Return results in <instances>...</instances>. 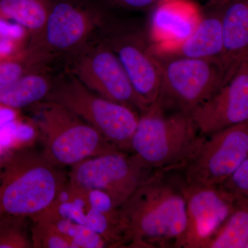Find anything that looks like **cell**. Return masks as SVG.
I'll use <instances>...</instances> for the list:
<instances>
[{
  "mask_svg": "<svg viewBox=\"0 0 248 248\" xmlns=\"http://www.w3.org/2000/svg\"><path fill=\"white\" fill-rule=\"evenodd\" d=\"M248 242V200L236 195L234 209L205 248H245Z\"/></svg>",
  "mask_w": 248,
  "mask_h": 248,
  "instance_id": "d6986e66",
  "label": "cell"
},
{
  "mask_svg": "<svg viewBox=\"0 0 248 248\" xmlns=\"http://www.w3.org/2000/svg\"><path fill=\"white\" fill-rule=\"evenodd\" d=\"M248 157V121L205 136L183 168L184 182L192 186L222 185Z\"/></svg>",
  "mask_w": 248,
  "mask_h": 248,
  "instance_id": "8fae6325",
  "label": "cell"
},
{
  "mask_svg": "<svg viewBox=\"0 0 248 248\" xmlns=\"http://www.w3.org/2000/svg\"><path fill=\"white\" fill-rule=\"evenodd\" d=\"M156 58L161 66V86L156 102L167 110L190 115L226 79V72L218 60Z\"/></svg>",
  "mask_w": 248,
  "mask_h": 248,
  "instance_id": "52a82bcc",
  "label": "cell"
},
{
  "mask_svg": "<svg viewBox=\"0 0 248 248\" xmlns=\"http://www.w3.org/2000/svg\"><path fill=\"white\" fill-rule=\"evenodd\" d=\"M31 108L43 145L42 153L59 168L71 167L93 156L124 152L60 104L43 100Z\"/></svg>",
  "mask_w": 248,
  "mask_h": 248,
  "instance_id": "277c9868",
  "label": "cell"
},
{
  "mask_svg": "<svg viewBox=\"0 0 248 248\" xmlns=\"http://www.w3.org/2000/svg\"><path fill=\"white\" fill-rule=\"evenodd\" d=\"M115 6L125 9L140 10L153 8L160 0H108Z\"/></svg>",
  "mask_w": 248,
  "mask_h": 248,
  "instance_id": "d4e9b609",
  "label": "cell"
},
{
  "mask_svg": "<svg viewBox=\"0 0 248 248\" xmlns=\"http://www.w3.org/2000/svg\"><path fill=\"white\" fill-rule=\"evenodd\" d=\"M161 173L148 169L135 155L120 152L83 160L71 166L68 176L74 185L107 192L120 208L140 186Z\"/></svg>",
  "mask_w": 248,
  "mask_h": 248,
  "instance_id": "9c48e42d",
  "label": "cell"
},
{
  "mask_svg": "<svg viewBox=\"0 0 248 248\" xmlns=\"http://www.w3.org/2000/svg\"><path fill=\"white\" fill-rule=\"evenodd\" d=\"M67 60L66 71L98 95L140 114L148 108L117 55L100 36Z\"/></svg>",
  "mask_w": 248,
  "mask_h": 248,
  "instance_id": "ba28073f",
  "label": "cell"
},
{
  "mask_svg": "<svg viewBox=\"0 0 248 248\" xmlns=\"http://www.w3.org/2000/svg\"><path fill=\"white\" fill-rule=\"evenodd\" d=\"M186 40L166 48L152 50L159 58L213 59L221 61L224 47L222 6L208 9ZM152 49V48H151Z\"/></svg>",
  "mask_w": 248,
  "mask_h": 248,
  "instance_id": "9a60e30c",
  "label": "cell"
},
{
  "mask_svg": "<svg viewBox=\"0 0 248 248\" xmlns=\"http://www.w3.org/2000/svg\"><path fill=\"white\" fill-rule=\"evenodd\" d=\"M55 77L48 69L32 72L0 90V107L21 109L45 100Z\"/></svg>",
  "mask_w": 248,
  "mask_h": 248,
  "instance_id": "e0dca14e",
  "label": "cell"
},
{
  "mask_svg": "<svg viewBox=\"0 0 248 248\" xmlns=\"http://www.w3.org/2000/svg\"><path fill=\"white\" fill-rule=\"evenodd\" d=\"M222 25L224 47L221 62L226 81L239 63L248 58V0H229L223 5Z\"/></svg>",
  "mask_w": 248,
  "mask_h": 248,
  "instance_id": "2e32d148",
  "label": "cell"
},
{
  "mask_svg": "<svg viewBox=\"0 0 248 248\" xmlns=\"http://www.w3.org/2000/svg\"><path fill=\"white\" fill-rule=\"evenodd\" d=\"M190 115L203 136L248 122V58Z\"/></svg>",
  "mask_w": 248,
  "mask_h": 248,
  "instance_id": "4fadbf2b",
  "label": "cell"
},
{
  "mask_svg": "<svg viewBox=\"0 0 248 248\" xmlns=\"http://www.w3.org/2000/svg\"><path fill=\"white\" fill-rule=\"evenodd\" d=\"M109 20L97 6L66 0L51 2L45 26L31 36L27 46L50 62L68 59L97 39Z\"/></svg>",
  "mask_w": 248,
  "mask_h": 248,
  "instance_id": "8992f818",
  "label": "cell"
},
{
  "mask_svg": "<svg viewBox=\"0 0 248 248\" xmlns=\"http://www.w3.org/2000/svg\"><path fill=\"white\" fill-rule=\"evenodd\" d=\"M68 182V172L42 152H14L0 158V208L30 218L50 206Z\"/></svg>",
  "mask_w": 248,
  "mask_h": 248,
  "instance_id": "3957f363",
  "label": "cell"
},
{
  "mask_svg": "<svg viewBox=\"0 0 248 248\" xmlns=\"http://www.w3.org/2000/svg\"><path fill=\"white\" fill-rule=\"evenodd\" d=\"M190 115L167 112L158 102L140 114L130 153L148 169H183L205 140Z\"/></svg>",
  "mask_w": 248,
  "mask_h": 248,
  "instance_id": "7a4b0ae2",
  "label": "cell"
},
{
  "mask_svg": "<svg viewBox=\"0 0 248 248\" xmlns=\"http://www.w3.org/2000/svg\"><path fill=\"white\" fill-rule=\"evenodd\" d=\"M30 219L32 248H71L69 241L53 223L35 218Z\"/></svg>",
  "mask_w": 248,
  "mask_h": 248,
  "instance_id": "7402d4cb",
  "label": "cell"
},
{
  "mask_svg": "<svg viewBox=\"0 0 248 248\" xmlns=\"http://www.w3.org/2000/svg\"><path fill=\"white\" fill-rule=\"evenodd\" d=\"M4 212H3V210H1V208H0V217H1V215H3V214H4Z\"/></svg>",
  "mask_w": 248,
  "mask_h": 248,
  "instance_id": "4316f807",
  "label": "cell"
},
{
  "mask_svg": "<svg viewBox=\"0 0 248 248\" xmlns=\"http://www.w3.org/2000/svg\"><path fill=\"white\" fill-rule=\"evenodd\" d=\"M100 37L117 55L135 92L149 107L159 97L161 66L152 51L148 32L133 23L110 19Z\"/></svg>",
  "mask_w": 248,
  "mask_h": 248,
  "instance_id": "30bf717a",
  "label": "cell"
},
{
  "mask_svg": "<svg viewBox=\"0 0 248 248\" xmlns=\"http://www.w3.org/2000/svg\"><path fill=\"white\" fill-rule=\"evenodd\" d=\"M50 4V0H0V21H13L33 35L45 26Z\"/></svg>",
  "mask_w": 248,
  "mask_h": 248,
  "instance_id": "ac0fdd59",
  "label": "cell"
},
{
  "mask_svg": "<svg viewBox=\"0 0 248 248\" xmlns=\"http://www.w3.org/2000/svg\"><path fill=\"white\" fill-rule=\"evenodd\" d=\"M192 0H160L153 7L148 34L152 50L177 45L195 31L202 19Z\"/></svg>",
  "mask_w": 248,
  "mask_h": 248,
  "instance_id": "5bb4252c",
  "label": "cell"
},
{
  "mask_svg": "<svg viewBox=\"0 0 248 248\" xmlns=\"http://www.w3.org/2000/svg\"><path fill=\"white\" fill-rule=\"evenodd\" d=\"M29 217L4 213L0 217V248H32Z\"/></svg>",
  "mask_w": 248,
  "mask_h": 248,
  "instance_id": "ffe728a7",
  "label": "cell"
},
{
  "mask_svg": "<svg viewBox=\"0 0 248 248\" xmlns=\"http://www.w3.org/2000/svg\"><path fill=\"white\" fill-rule=\"evenodd\" d=\"M248 248V244H246V248Z\"/></svg>",
  "mask_w": 248,
  "mask_h": 248,
  "instance_id": "83f0119b",
  "label": "cell"
},
{
  "mask_svg": "<svg viewBox=\"0 0 248 248\" xmlns=\"http://www.w3.org/2000/svg\"><path fill=\"white\" fill-rule=\"evenodd\" d=\"M45 100L66 108L122 151L130 153L140 120L138 111L98 95L66 70L55 77Z\"/></svg>",
  "mask_w": 248,
  "mask_h": 248,
  "instance_id": "5b68a950",
  "label": "cell"
},
{
  "mask_svg": "<svg viewBox=\"0 0 248 248\" xmlns=\"http://www.w3.org/2000/svg\"><path fill=\"white\" fill-rule=\"evenodd\" d=\"M161 173L135 191L120 206L129 248H183L187 215L182 182Z\"/></svg>",
  "mask_w": 248,
  "mask_h": 248,
  "instance_id": "6da1fadb",
  "label": "cell"
},
{
  "mask_svg": "<svg viewBox=\"0 0 248 248\" xmlns=\"http://www.w3.org/2000/svg\"><path fill=\"white\" fill-rule=\"evenodd\" d=\"M220 186L248 200V157L231 177Z\"/></svg>",
  "mask_w": 248,
  "mask_h": 248,
  "instance_id": "cb8c5ba5",
  "label": "cell"
},
{
  "mask_svg": "<svg viewBox=\"0 0 248 248\" xmlns=\"http://www.w3.org/2000/svg\"><path fill=\"white\" fill-rule=\"evenodd\" d=\"M30 218L44 220L50 222L64 234L71 244V248H110L105 239L96 232L87 226L64 219V218Z\"/></svg>",
  "mask_w": 248,
  "mask_h": 248,
  "instance_id": "44dd1931",
  "label": "cell"
},
{
  "mask_svg": "<svg viewBox=\"0 0 248 248\" xmlns=\"http://www.w3.org/2000/svg\"><path fill=\"white\" fill-rule=\"evenodd\" d=\"M28 66L23 59L9 56L0 60V90L25 76Z\"/></svg>",
  "mask_w": 248,
  "mask_h": 248,
  "instance_id": "603a6c76",
  "label": "cell"
},
{
  "mask_svg": "<svg viewBox=\"0 0 248 248\" xmlns=\"http://www.w3.org/2000/svg\"><path fill=\"white\" fill-rule=\"evenodd\" d=\"M229 0H208L205 8L207 9H215V8L221 7L226 4Z\"/></svg>",
  "mask_w": 248,
  "mask_h": 248,
  "instance_id": "484cf974",
  "label": "cell"
},
{
  "mask_svg": "<svg viewBox=\"0 0 248 248\" xmlns=\"http://www.w3.org/2000/svg\"><path fill=\"white\" fill-rule=\"evenodd\" d=\"M187 223L183 248H205L234 209L236 195L222 186L182 182Z\"/></svg>",
  "mask_w": 248,
  "mask_h": 248,
  "instance_id": "7c38bea8",
  "label": "cell"
}]
</instances>
